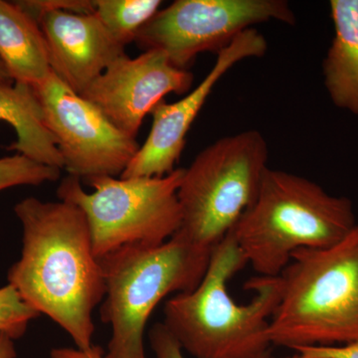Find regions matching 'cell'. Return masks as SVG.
I'll return each mask as SVG.
<instances>
[{"label":"cell","mask_w":358,"mask_h":358,"mask_svg":"<svg viewBox=\"0 0 358 358\" xmlns=\"http://www.w3.org/2000/svg\"><path fill=\"white\" fill-rule=\"evenodd\" d=\"M267 40L255 28L238 35L217 54L215 63L196 88L176 103H159L152 112L147 140L136 152L121 178L164 176L176 171L185 148L186 136L212 90L230 69L245 59L262 57Z\"/></svg>","instance_id":"10"},{"label":"cell","mask_w":358,"mask_h":358,"mask_svg":"<svg viewBox=\"0 0 358 358\" xmlns=\"http://www.w3.org/2000/svg\"><path fill=\"white\" fill-rule=\"evenodd\" d=\"M268 155L267 141L255 129L219 138L201 150L185 169L178 188L176 235L213 253L255 201Z\"/></svg>","instance_id":"6"},{"label":"cell","mask_w":358,"mask_h":358,"mask_svg":"<svg viewBox=\"0 0 358 358\" xmlns=\"http://www.w3.org/2000/svg\"><path fill=\"white\" fill-rule=\"evenodd\" d=\"M246 265L230 233L214 249L199 286L166 301L164 324L188 355L194 358L271 355L268 327L281 299V278H252L245 287L255 292L253 299L238 303L227 285Z\"/></svg>","instance_id":"2"},{"label":"cell","mask_w":358,"mask_h":358,"mask_svg":"<svg viewBox=\"0 0 358 358\" xmlns=\"http://www.w3.org/2000/svg\"><path fill=\"white\" fill-rule=\"evenodd\" d=\"M148 338L155 357L185 358L178 341L169 333L164 322H157L152 326L148 334Z\"/></svg>","instance_id":"20"},{"label":"cell","mask_w":358,"mask_h":358,"mask_svg":"<svg viewBox=\"0 0 358 358\" xmlns=\"http://www.w3.org/2000/svg\"><path fill=\"white\" fill-rule=\"evenodd\" d=\"M160 0H95V13L122 46L136 41L143 26L159 13Z\"/></svg>","instance_id":"16"},{"label":"cell","mask_w":358,"mask_h":358,"mask_svg":"<svg viewBox=\"0 0 358 358\" xmlns=\"http://www.w3.org/2000/svg\"><path fill=\"white\" fill-rule=\"evenodd\" d=\"M14 212L22 226V250L9 268L8 284L62 327L78 350H90L93 312L105 298L106 284L83 211L62 200L27 197Z\"/></svg>","instance_id":"1"},{"label":"cell","mask_w":358,"mask_h":358,"mask_svg":"<svg viewBox=\"0 0 358 358\" xmlns=\"http://www.w3.org/2000/svg\"><path fill=\"white\" fill-rule=\"evenodd\" d=\"M310 358H358V341L339 346H310L294 350Z\"/></svg>","instance_id":"21"},{"label":"cell","mask_w":358,"mask_h":358,"mask_svg":"<svg viewBox=\"0 0 358 358\" xmlns=\"http://www.w3.org/2000/svg\"><path fill=\"white\" fill-rule=\"evenodd\" d=\"M185 169L164 176L119 178L101 176L86 185L67 176L57 189L58 199L83 211L96 258L127 246L152 247L169 241L181 225L178 192Z\"/></svg>","instance_id":"7"},{"label":"cell","mask_w":358,"mask_h":358,"mask_svg":"<svg viewBox=\"0 0 358 358\" xmlns=\"http://www.w3.org/2000/svg\"><path fill=\"white\" fill-rule=\"evenodd\" d=\"M0 82H13L1 61H0Z\"/></svg>","instance_id":"24"},{"label":"cell","mask_w":358,"mask_h":358,"mask_svg":"<svg viewBox=\"0 0 358 358\" xmlns=\"http://www.w3.org/2000/svg\"><path fill=\"white\" fill-rule=\"evenodd\" d=\"M193 74L171 64L162 52L143 51L115 60L82 94L117 129L136 138L143 120L164 96L190 92Z\"/></svg>","instance_id":"11"},{"label":"cell","mask_w":358,"mask_h":358,"mask_svg":"<svg viewBox=\"0 0 358 358\" xmlns=\"http://www.w3.org/2000/svg\"><path fill=\"white\" fill-rule=\"evenodd\" d=\"M350 199L310 179L267 169L255 201L231 231L258 275L279 277L294 253L338 243L355 227Z\"/></svg>","instance_id":"3"},{"label":"cell","mask_w":358,"mask_h":358,"mask_svg":"<svg viewBox=\"0 0 358 358\" xmlns=\"http://www.w3.org/2000/svg\"><path fill=\"white\" fill-rule=\"evenodd\" d=\"M32 88L70 176L87 182L122 176L140 148L136 138L53 74Z\"/></svg>","instance_id":"9"},{"label":"cell","mask_w":358,"mask_h":358,"mask_svg":"<svg viewBox=\"0 0 358 358\" xmlns=\"http://www.w3.org/2000/svg\"><path fill=\"white\" fill-rule=\"evenodd\" d=\"M16 355L14 339L0 331V358H16Z\"/></svg>","instance_id":"23"},{"label":"cell","mask_w":358,"mask_h":358,"mask_svg":"<svg viewBox=\"0 0 358 358\" xmlns=\"http://www.w3.org/2000/svg\"><path fill=\"white\" fill-rule=\"evenodd\" d=\"M334 36L322 63L334 106L358 115V0L329 2Z\"/></svg>","instance_id":"15"},{"label":"cell","mask_w":358,"mask_h":358,"mask_svg":"<svg viewBox=\"0 0 358 358\" xmlns=\"http://www.w3.org/2000/svg\"><path fill=\"white\" fill-rule=\"evenodd\" d=\"M275 20L294 25L286 0H176L159 9L138 33L143 51L162 52L171 64L188 70L199 54L216 55L254 25Z\"/></svg>","instance_id":"8"},{"label":"cell","mask_w":358,"mask_h":358,"mask_svg":"<svg viewBox=\"0 0 358 358\" xmlns=\"http://www.w3.org/2000/svg\"><path fill=\"white\" fill-rule=\"evenodd\" d=\"M39 315L11 285L0 288V331L14 341L20 339L24 336L29 322Z\"/></svg>","instance_id":"18"},{"label":"cell","mask_w":358,"mask_h":358,"mask_svg":"<svg viewBox=\"0 0 358 358\" xmlns=\"http://www.w3.org/2000/svg\"><path fill=\"white\" fill-rule=\"evenodd\" d=\"M267 358H310L305 357V355H301V353L299 352H294L293 355H289V357H273L272 355H268Z\"/></svg>","instance_id":"25"},{"label":"cell","mask_w":358,"mask_h":358,"mask_svg":"<svg viewBox=\"0 0 358 358\" xmlns=\"http://www.w3.org/2000/svg\"><path fill=\"white\" fill-rule=\"evenodd\" d=\"M211 255L176 234L157 246L122 247L101 258V320L112 329L105 358H147L143 336L155 308L169 294L196 288Z\"/></svg>","instance_id":"5"},{"label":"cell","mask_w":358,"mask_h":358,"mask_svg":"<svg viewBox=\"0 0 358 358\" xmlns=\"http://www.w3.org/2000/svg\"><path fill=\"white\" fill-rule=\"evenodd\" d=\"M0 61L17 83L36 87L52 74L43 32L16 1L0 0Z\"/></svg>","instance_id":"13"},{"label":"cell","mask_w":358,"mask_h":358,"mask_svg":"<svg viewBox=\"0 0 358 358\" xmlns=\"http://www.w3.org/2000/svg\"><path fill=\"white\" fill-rule=\"evenodd\" d=\"M30 16L38 22L40 16L51 10L69 11L74 13H93L95 0H24L16 1Z\"/></svg>","instance_id":"19"},{"label":"cell","mask_w":358,"mask_h":358,"mask_svg":"<svg viewBox=\"0 0 358 358\" xmlns=\"http://www.w3.org/2000/svg\"><path fill=\"white\" fill-rule=\"evenodd\" d=\"M50 358H105V352L99 345H93L87 350L70 348H53Z\"/></svg>","instance_id":"22"},{"label":"cell","mask_w":358,"mask_h":358,"mask_svg":"<svg viewBox=\"0 0 358 358\" xmlns=\"http://www.w3.org/2000/svg\"><path fill=\"white\" fill-rule=\"evenodd\" d=\"M0 122L10 124L16 133V141L6 150L44 166L64 169L62 157L45 124L41 106L31 86L0 82Z\"/></svg>","instance_id":"14"},{"label":"cell","mask_w":358,"mask_h":358,"mask_svg":"<svg viewBox=\"0 0 358 358\" xmlns=\"http://www.w3.org/2000/svg\"><path fill=\"white\" fill-rule=\"evenodd\" d=\"M282 294L268 327L289 350L358 341V225L338 243L300 250L280 275Z\"/></svg>","instance_id":"4"},{"label":"cell","mask_w":358,"mask_h":358,"mask_svg":"<svg viewBox=\"0 0 358 358\" xmlns=\"http://www.w3.org/2000/svg\"><path fill=\"white\" fill-rule=\"evenodd\" d=\"M61 169L44 166L24 155L15 154L0 159V192L21 185L38 186L57 181Z\"/></svg>","instance_id":"17"},{"label":"cell","mask_w":358,"mask_h":358,"mask_svg":"<svg viewBox=\"0 0 358 358\" xmlns=\"http://www.w3.org/2000/svg\"><path fill=\"white\" fill-rule=\"evenodd\" d=\"M38 24L48 48L52 74L82 95L110 64L126 55V47L93 13L51 10Z\"/></svg>","instance_id":"12"}]
</instances>
